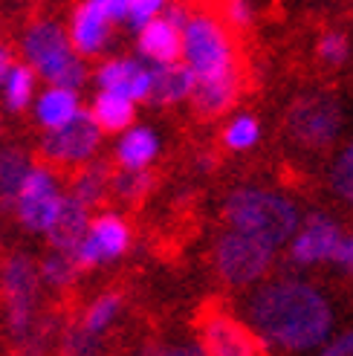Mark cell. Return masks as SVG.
<instances>
[{
  "instance_id": "cell-21",
  "label": "cell",
  "mask_w": 353,
  "mask_h": 356,
  "mask_svg": "<svg viewBox=\"0 0 353 356\" xmlns=\"http://www.w3.org/2000/svg\"><path fill=\"white\" fill-rule=\"evenodd\" d=\"M160 154V136L151 128H128L116 145V159L122 168H148Z\"/></svg>"
},
{
  "instance_id": "cell-27",
  "label": "cell",
  "mask_w": 353,
  "mask_h": 356,
  "mask_svg": "<svg viewBox=\"0 0 353 356\" xmlns=\"http://www.w3.org/2000/svg\"><path fill=\"white\" fill-rule=\"evenodd\" d=\"M148 188H151V174L145 168H122L119 174L110 177V191L119 200L136 203L145 197Z\"/></svg>"
},
{
  "instance_id": "cell-7",
  "label": "cell",
  "mask_w": 353,
  "mask_h": 356,
  "mask_svg": "<svg viewBox=\"0 0 353 356\" xmlns=\"http://www.w3.org/2000/svg\"><path fill=\"white\" fill-rule=\"evenodd\" d=\"M287 131L302 148L322 151L336 142L342 131V108L330 93H310L287 113Z\"/></svg>"
},
{
  "instance_id": "cell-24",
  "label": "cell",
  "mask_w": 353,
  "mask_h": 356,
  "mask_svg": "<svg viewBox=\"0 0 353 356\" xmlns=\"http://www.w3.org/2000/svg\"><path fill=\"white\" fill-rule=\"evenodd\" d=\"M110 171L104 168V165H84L79 174H76V180H73V197H79L84 206H96L104 194L110 191Z\"/></svg>"
},
{
  "instance_id": "cell-16",
  "label": "cell",
  "mask_w": 353,
  "mask_h": 356,
  "mask_svg": "<svg viewBox=\"0 0 353 356\" xmlns=\"http://www.w3.org/2000/svg\"><path fill=\"white\" fill-rule=\"evenodd\" d=\"M90 206H84L79 197H73V194H67L64 197V206L58 211V218L56 223L49 226V246L52 249H58V252H69L76 258V249L79 243L84 241L87 235V229H90Z\"/></svg>"
},
{
  "instance_id": "cell-3",
  "label": "cell",
  "mask_w": 353,
  "mask_h": 356,
  "mask_svg": "<svg viewBox=\"0 0 353 356\" xmlns=\"http://www.w3.org/2000/svg\"><path fill=\"white\" fill-rule=\"evenodd\" d=\"M24 56L35 67V73L47 79L49 84L79 87L87 79L84 61L79 58V49L67 38V32L56 21H38L24 35Z\"/></svg>"
},
{
  "instance_id": "cell-26",
  "label": "cell",
  "mask_w": 353,
  "mask_h": 356,
  "mask_svg": "<svg viewBox=\"0 0 353 356\" xmlns=\"http://www.w3.org/2000/svg\"><path fill=\"white\" fill-rule=\"evenodd\" d=\"M79 261L69 255V252H58V249H52V252L41 261V281L52 290H64L69 284L76 281L79 275Z\"/></svg>"
},
{
  "instance_id": "cell-15",
  "label": "cell",
  "mask_w": 353,
  "mask_h": 356,
  "mask_svg": "<svg viewBox=\"0 0 353 356\" xmlns=\"http://www.w3.org/2000/svg\"><path fill=\"white\" fill-rule=\"evenodd\" d=\"M113 21L104 15L93 0L81 3L73 12V26H69V41L79 49V56H99L110 41Z\"/></svg>"
},
{
  "instance_id": "cell-4",
  "label": "cell",
  "mask_w": 353,
  "mask_h": 356,
  "mask_svg": "<svg viewBox=\"0 0 353 356\" xmlns=\"http://www.w3.org/2000/svg\"><path fill=\"white\" fill-rule=\"evenodd\" d=\"M183 58L197 79H220L238 73L235 44L215 15H191L183 26Z\"/></svg>"
},
{
  "instance_id": "cell-33",
  "label": "cell",
  "mask_w": 353,
  "mask_h": 356,
  "mask_svg": "<svg viewBox=\"0 0 353 356\" xmlns=\"http://www.w3.org/2000/svg\"><path fill=\"white\" fill-rule=\"evenodd\" d=\"M110 21H128V0H93Z\"/></svg>"
},
{
  "instance_id": "cell-23",
  "label": "cell",
  "mask_w": 353,
  "mask_h": 356,
  "mask_svg": "<svg viewBox=\"0 0 353 356\" xmlns=\"http://www.w3.org/2000/svg\"><path fill=\"white\" fill-rule=\"evenodd\" d=\"M35 79H38V73H35V67L26 61V64H12L9 73L3 79V84H0V90H3V99L12 111H24L26 104L32 102L35 96Z\"/></svg>"
},
{
  "instance_id": "cell-22",
  "label": "cell",
  "mask_w": 353,
  "mask_h": 356,
  "mask_svg": "<svg viewBox=\"0 0 353 356\" xmlns=\"http://www.w3.org/2000/svg\"><path fill=\"white\" fill-rule=\"evenodd\" d=\"M29 168H32V159L24 151H17V148L0 151V206L6 211H15L17 194H21V186L26 180Z\"/></svg>"
},
{
  "instance_id": "cell-18",
  "label": "cell",
  "mask_w": 353,
  "mask_h": 356,
  "mask_svg": "<svg viewBox=\"0 0 353 356\" xmlns=\"http://www.w3.org/2000/svg\"><path fill=\"white\" fill-rule=\"evenodd\" d=\"M238 99V73L232 76H220V79H197L194 84L191 102L197 113L215 119L220 113H226Z\"/></svg>"
},
{
  "instance_id": "cell-28",
  "label": "cell",
  "mask_w": 353,
  "mask_h": 356,
  "mask_svg": "<svg viewBox=\"0 0 353 356\" xmlns=\"http://www.w3.org/2000/svg\"><path fill=\"white\" fill-rule=\"evenodd\" d=\"M261 139V124L255 116H235L223 131V145L229 151H249Z\"/></svg>"
},
{
  "instance_id": "cell-6",
  "label": "cell",
  "mask_w": 353,
  "mask_h": 356,
  "mask_svg": "<svg viewBox=\"0 0 353 356\" xmlns=\"http://www.w3.org/2000/svg\"><path fill=\"white\" fill-rule=\"evenodd\" d=\"M272 252L275 249L270 243L246 235L240 229H229L215 243L217 275L226 284H232V287H252L270 273Z\"/></svg>"
},
{
  "instance_id": "cell-20",
  "label": "cell",
  "mask_w": 353,
  "mask_h": 356,
  "mask_svg": "<svg viewBox=\"0 0 353 356\" xmlns=\"http://www.w3.org/2000/svg\"><path fill=\"white\" fill-rule=\"evenodd\" d=\"M79 111H81L79 93L73 90V87H61V84H49L47 90L38 96V104H35V116H38V122L47 131L69 122Z\"/></svg>"
},
{
  "instance_id": "cell-2",
  "label": "cell",
  "mask_w": 353,
  "mask_h": 356,
  "mask_svg": "<svg viewBox=\"0 0 353 356\" xmlns=\"http://www.w3.org/2000/svg\"><path fill=\"white\" fill-rule=\"evenodd\" d=\"M226 220L232 229L252 235L272 249L287 246L298 229V209L284 194L267 188H238L226 197Z\"/></svg>"
},
{
  "instance_id": "cell-36",
  "label": "cell",
  "mask_w": 353,
  "mask_h": 356,
  "mask_svg": "<svg viewBox=\"0 0 353 356\" xmlns=\"http://www.w3.org/2000/svg\"><path fill=\"white\" fill-rule=\"evenodd\" d=\"M15 61H12V52H9V47L6 44H0V84H3V79H6V73H9V67H12Z\"/></svg>"
},
{
  "instance_id": "cell-8",
  "label": "cell",
  "mask_w": 353,
  "mask_h": 356,
  "mask_svg": "<svg viewBox=\"0 0 353 356\" xmlns=\"http://www.w3.org/2000/svg\"><path fill=\"white\" fill-rule=\"evenodd\" d=\"M64 197L67 194H61L58 177L44 165H32L24 186H21V194H17L15 215L29 232L47 235L49 226L56 223L61 206H64Z\"/></svg>"
},
{
  "instance_id": "cell-5",
  "label": "cell",
  "mask_w": 353,
  "mask_h": 356,
  "mask_svg": "<svg viewBox=\"0 0 353 356\" xmlns=\"http://www.w3.org/2000/svg\"><path fill=\"white\" fill-rule=\"evenodd\" d=\"M41 266L24 255H12L0 270V293L6 301V325L15 339L29 342L35 330V305H38Z\"/></svg>"
},
{
  "instance_id": "cell-19",
  "label": "cell",
  "mask_w": 353,
  "mask_h": 356,
  "mask_svg": "<svg viewBox=\"0 0 353 356\" xmlns=\"http://www.w3.org/2000/svg\"><path fill=\"white\" fill-rule=\"evenodd\" d=\"M93 116L104 134H125L136 119V102L116 90H101L93 99Z\"/></svg>"
},
{
  "instance_id": "cell-9",
  "label": "cell",
  "mask_w": 353,
  "mask_h": 356,
  "mask_svg": "<svg viewBox=\"0 0 353 356\" xmlns=\"http://www.w3.org/2000/svg\"><path fill=\"white\" fill-rule=\"evenodd\" d=\"M101 124L96 122L93 111H79L69 122L58 124V128H49L44 142H41V151L49 163H58V165H81L87 163L99 142H101Z\"/></svg>"
},
{
  "instance_id": "cell-1",
  "label": "cell",
  "mask_w": 353,
  "mask_h": 356,
  "mask_svg": "<svg viewBox=\"0 0 353 356\" xmlns=\"http://www.w3.org/2000/svg\"><path fill=\"white\" fill-rule=\"evenodd\" d=\"M246 325L263 345L281 350H313L333 330V307L322 290L298 278L261 284L246 301Z\"/></svg>"
},
{
  "instance_id": "cell-29",
  "label": "cell",
  "mask_w": 353,
  "mask_h": 356,
  "mask_svg": "<svg viewBox=\"0 0 353 356\" xmlns=\"http://www.w3.org/2000/svg\"><path fill=\"white\" fill-rule=\"evenodd\" d=\"M330 186L345 203L353 206V139L342 148V154L330 168Z\"/></svg>"
},
{
  "instance_id": "cell-12",
  "label": "cell",
  "mask_w": 353,
  "mask_h": 356,
  "mask_svg": "<svg viewBox=\"0 0 353 356\" xmlns=\"http://www.w3.org/2000/svg\"><path fill=\"white\" fill-rule=\"evenodd\" d=\"M200 348L203 353L215 356H252L263 350V339L249 325L238 322L232 316L215 313L200 327Z\"/></svg>"
},
{
  "instance_id": "cell-14",
  "label": "cell",
  "mask_w": 353,
  "mask_h": 356,
  "mask_svg": "<svg viewBox=\"0 0 353 356\" xmlns=\"http://www.w3.org/2000/svg\"><path fill=\"white\" fill-rule=\"evenodd\" d=\"M139 52L148 64H171L183 58V26L171 17L156 15L139 29Z\"/></svg>"
},
{
  "instance_id": "cell-25",
  "label": "cell",
  "mask_w": 353,
  "mask_h": 356,
  "mask_svg": "<svg viewBox=\"0 0 353 356\" xmlns=\"http://www.w3.org/2000/svg\"><path fill=\"white\" fill-rule=\"evenodd\" d=\"M119 310H122V296H119V293H104V296H99L93 305L87 307V313H84V318H81V330L99 339V336L108 333L110 325L119 318Z\"/></svg>"
},
{
  "instance_id": "cell-35",
  "label": "cell",
  "mask_w": 353,
  "mask_h": 356,
  "mask_svg": "<svg viewBox=\"0 0 353 356\" xmlns=\"http://www.w3.org/2000/svg\"><path fill=\"white\" fill-rule=\"evenodd\" d=\"M347 273H353V238H345V243H342V249H339V258H336Z\"/></svg>"
},
{
  "instance_id": "cell-10",
  "label": "cell",
  "mask_w": 353,
  "mask_h": 356,
  "mask_svg": "<svg viewBox=\"0 0 353 356\" xmlns=\"http://www.w3.org/2000/svg\"><path fill=\"white\" fill-rule=\"evenodd\" d=\"M345 243V232L339 229L336 220H330L327 215H313L295 229V235L290 241V261L295 266H315L339 258V249Z\"/></svg>"
},
{
  "instance_id": "cell-34",
  "label": "cell",
  "mask_w": 353,
  "mask_h": 356,
  "mask_svg": "<svg viewBox=\"0 0 353 356\" xmlns=\"http://www.w3.org/2000/svg\"><path fill=\"white\" fill-rule=\"evenodd\" d=\"M327 356H353V333H345L325 348Z\"/></svg>"
},
{
  "instance_id": "cell-11",
  "label": "cell",
  "mask_w": 353,
  "mask_h": 356,
  "mask_svg": "<svg viewBox=\"0 0 353 356\" xmlns=\"http://www.w3.org/2000/svg\"><path fill=\"white\" fill-rule=\"evenodd\" d=\"M128 249H131V226L113 211H104L87 229L84 241L76 249V261L81 270H90V266L122 258Z\"/></svg>"
},
{
  "instance_id": "cell-17",
  "label": "cell",
  "mask_w": 353,
  "mask_h": 356,
  "mask_svg": "<svg viewBox=\"0 0 353 356\" xmlns=\"http://www.w3.org/2000/svg\"><path fill=\"white\" fill-rule=\"evenodd\" d=\"M151 99L160 102V104H174V102H183L191 99L194 93V84H197V76L194 70L183 61H171V64H151Z\"/></svg>"
},
{
  "instance_id": "cell-13",
  "label": "cell",
  "mask_w": 353,
  "mask_h": 356,
  "mask_svg": "<svg viewBox=\"0 0 353 356\" xmlns=\"http://www.w3.org/2000/svg\"><path fill=\"white\" fill-rule=\"evenodd\" d=\"M96 81L101 90H116L133 102L151 99V64L133 61V58H110L96 70Z\"/></svg>"
},
{
  "instance_id": "cell-32",
  "label": "cell",
  "mask_w": 353,
  "mask_h": 356,
  "mask_svg": "<svg viewBox=\"0 0 353 356\" xmlns=\"http://www.w3.org/2000/svg\"><path fill=\"white\" fill-rule=\"evenodd\" d=\"M223 15H226V24L229 26H238V29L252 26V21H255V12H252L249 0H226V3H223Z\"/></svg>"
},
{
  "instance_id": "cell-31",
  "label": "cell",
  "mask_w": 353,
  "mask_h": 356,
  "mask_svg": "<svg viewBox=\"0 0 353 356\" xmlns=\"http://www.w3.org/2000/svg\"><path fill=\"white\" fill-rule=\"evenodd\" d=\"M165 6H168V0H128V21L136 29H142L156 15H163Z\"/></svg>"
},
{
  "instance_id": "cell-30",
  "label": "cell",
  "mask_w": 353,
  "mask_h": 356,
  "mask_svg": "<svg viewBox=\"0 0 353 356\" xmlns=\"http://www.w3.org/2000/svg\"><path fill=\"white\" fill-rule=\"evenodd\" d=\"M315 52H319V58L325 64H345L347 56H350V41L345 38L342 32H325L319 38V47H315Z\"/></svg>"
}]
</instances>
